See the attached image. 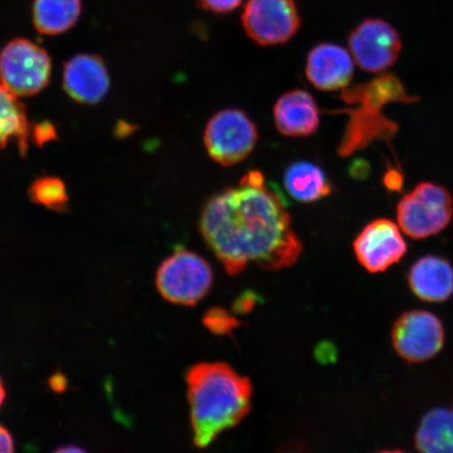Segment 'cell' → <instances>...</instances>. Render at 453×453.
I'll use <instances>...</instances> for the list:
<instances>
[{
  "label": "cell",
  "mask_w": 453,
  "mask_h": 453,
  "mask_svg": "<svg viewBox=\"0 0 453 453\" xmlns=\"http://www.w3.org/2000/svg\"><path fill=\"white\" fill-rule=\"evenodd\" d=\"M203 241L226 273H242L249 265L268 271L292 267L303 242L290 214L262 173L252 170L240 184L217 192L203 203L200 219Z\"/></svg>",
  "instance_id": "6da1fadb"
},
{
  "label": "cell",
  "mask_w": 453,
  "mask_h": 453,
  "mask_svg": "<svg viewBox=\"0 0 453 453\" xmlns=\"http://www.w3.org/2000/svg\"><path fill=\"white\" fill-rule=\"evenodd\" d=\"M186 384L192 434L198 449H205L236 427L251 410L250 380L223 362L192 366L186 373Z\"/></svg>",
  "instance_id": "7a4b0ae2"
},
{
  "label": "cell",
  "mask_w": 453,
  "mask_h": 453,
  "mask_svg": "<svg viewBox=\"0 0 453 453\" xmlns=\"http://www.w3.org/2000/svg\"><path fill=\"white\" fill-rule=\"evenodd\" d=\"M342 98L349 105L342 111L349 113V119L338 149L342 157L365 150L373 141H392L398 126L383 115L384 107L396 102L410 104L417 100L400 79L389 73L343 89Z\"/></svg>",
  "instance_id": "3957f363"
},
{
  "label": "cell",
  "mask_w": 453,
  "mask_h": 453,
  "mask_svg": "<svg viewBox=\"0 0 453 453\" xmlns=\"http://www.w3.org/2000/svg\"><path fill=\"white\" fill-rule=\"evenodd\" d=\"M453 218V198L444 186L418 183L400 198L396 220L403 234L413 240L429 239L443 232Z\"/></svg>",
  "instance_id": "277c9868"
},
{
  "label": "cell",
  "mask_w": 453,
  "mask_h": 453,
  "mask_svg": "<svg viewBox=\"0 0 453 453\" xmlns=\"http://www.w3.org/2000/svg\"><path fill=\"white\" fill-rule=\"evenodd\" d=\"M213 279L211 265L205 258L177 248L158 267L156 286L168 303L192 307L208 296Z\"/></svg>",
  "instance_id": "5b68a950"
},
{
  "label": "cell",
  "mask_w": 453,
  "mask_h": 453,
  "mask_svg": "<svg viewBox=\"0 0 453 453\" xmlns=\"http://www.w3.org/2000/svg\"><path fill=\"white\" fill-rule=\"evenodd\" d=\"M50 77L52 59L49 53L28 39H13L0 53V83L19 98L42 93Z\"/></svg>",
  "instance_id": "8992f818"
},
{
  "label": "cell",
  "mask_w": 453,
  "mask_h": 453,
  "mask_svg": "<svg viewBox=\"0 0 453 453\" xmlns=\"http://www.w3.org/2000/svg\"><path fill=\"white\" fill-rule=\"evenodd\" d=\"M242 26L254 43L279 47L297 35L302 15L296 0H246Z\"/></svg>",
  "instance_id": "52a82bcc"
},
{
  "label": "cell",
  "mask_w": 453,
  "mask_h": 453,
  "mask_svg": "<svg viewBox=\"0 0 453 453\" xmlns=\"http://www.w3.org/2000/svg\"><path fill=\"white\" fill-rule=\"evenodd\" d=\"M443 321L433 311L413 309L395 319L392 328V344L396 355L411 365L433 360L445 348Z\"/></svg>",
  "instance_id": "ba28073f"
},
{
  "label": "cell",
  "mask_w": 453,
  "mask_h": 453,
  "mask_svg": "<svg viewBox=\"0 0 453 453\" xmlns=\"http://www.w3.org/2000/svg\"><path fill=\"white\" fill-rule=\"evenodd\" d=\"M258 138L257 128L245 112L228 109L209 120L203 144L208 155L222 166H232L251 154Z\"/></svg>",
  "instance_id": "9c48e42d"
},
{
  "label": "cell",
  "mask_w": 453,
  "mask_h": 453,
  "mask_svg": "<svg viewBox=\"0 0 453 453\" xmlns=\"http://www.w3.org/2000/svg\"><path fill=\"white\" fill-rule=\"evenodd\" d=\"M348 49L360 69L382 73L398 60L402 41L398 31L387 20L366 19L350 32Z\"/></svg>",
  "instance_id": "30bf717a"
},
{
  "label": "cell",
  "mask_w": 453,
  "mask_h": 453,
  "mask_svg": "<svg viewBox=\"0 0 453 453\" xmlns=\"http://www.w3.org/2000/svg\"><path fill=\"white\" fill-rule=\"evenodd\" d=\"M399 225L388 219L367 224L354 241L359 264L372 274L383 273L405 257L409 246Z\"/></svg>",
  "instance_id": "8fae6325"
},
{
  "label": "cell",
  "mask_w": 453,
  "mask_h": 453,
  "mask_svg": "<svg viewBox=\"0 0 453 453\" xmlns=\"http://www.w3.org/2000/svg\"><path fill=\"white\" fill-rule=\"evenodd\" d=\"M355 65L348 48L334 42H320L308 53L305 77L322 92H342L352 82Z\"/></svg>",
  "instance_id": "7c38bea8"
},
{
  "label": "cell",
  "mask_w": 453,
  "mask_h": 453,
  "mask_svg": "<svg viewBox=\"0 0 453 453\" xmlns=\"http://www.w3.org/2000/svg\"><path fill=\"white\" fill-rule=\"evenodd\" d=\"M62 83L65 93L78 104L93 105L104 100L111 79L104 59L94 54H78L65 65Z\"/></svg>",
  "instance_id": "4fadbf2b"
},
{
  "label": "cell",
  "mask_w": 453,
  "mask_h": 453,
  "mask_svg": "<svg viewBox=\"0 0 453 453\" xmlns=\"http://www.w3.org/2000/svg\"><path fill=\"white\" fill-rule=\"evenodd\" d=\"M407 283L421 302L444 303L453 296V265L440 255H424L411 265Z\"/></svg>",
  "instance_id": "5bb4252c"
},
{
  "label": "cell",
  "mask_w": 453,
  "mask_h": 453,
  "mask_svg": "<svg viewBox=\"0 0 453 453\" xmlns=\"http://www.w3.org/2000/svg\"><path fill=\"white\" fill-rule=\"evenodd\" d=\"M275 127L291 138L308 137L320 124L319 107L307 90L292 89L277 100L273 110Z\"/></svg>",
  "instance_id": "9a60e30c"
},
{
  "label": "cell",
  "mask_w": 453,
  "mask_h": 453,
  "mask_svg": "<svg viewBox=\"0 0 453 453\" xmlns=\"http://www.w3.org/2000/svg\"><path fill=\"white\" fill-rule=\"evenodd\" d=\"M413 441L420 453H453V406L434 407L425 413Z\"/></svg>",
  "instance_id": "2e32d148"
},
{
  "label": "cell",
  "mask_w": 453,
  "mask_h": 453,
  "mask_svg": "<svg viewBox=\"0 0 453 453\" xmlns=\"http://www.w3.org/2000/svg\"><path fill=\"white\" fill-rule=\"evenodd\" d=\"M82 13L81 0H34L32 19L38 33L57 36L76 26Z\"/></svg>",
  "instance_id": "e0dca14e"
},
{
  "label": "cell",
  "mask_w": 453,
  "mask_h": 453,
  "mask_svg": "<svg viewBox=\"0 0 453 453\" xmlns=\"http://www.w3.org/2000/svg\"><path fill=\"white\" fill-rule=\"evenodd\" d=\"M283 180L288 194L299 203L319 201L332 192V185L324 170L307 161H298L288 166Z\"/></svg>",
  "instance_id": "ac0fdd59"
},
{
  "label": "cell",
  "mask_w": 453,
  "mask_h": 453,
  "mask_svg": "<svg viewBox=\"0 0 453 453\" xmlns=\"http://www.w3.org/2000/svg\"><path fill=\"white\" fill-rule=\"evenodd\" d=\"M30 134L31 127L25 105L0 83V150L15 141L20 152L25 154Z\"/></svg>",
  "instance_id": "d6986e66"
},
{
  "label": "cell",
  "mask_w": 453,
  "mask_h": 453,
  "mask_svg": "<svg viewBox=\"0 0 453 453\" xmlns=\"http://www.w3.org/2000/svg\"><path fill=\"white\" fill-rule=\"evenodd\" d=\"M28 196L33 203L57 212L65 211L70 201L65 184L59 178L49 175L34 180Z\"/></svg>",
  "instance_id": "ffe728a7"
},
{
  "label": "cell",
  "mask_w": 453,
  "mask_h": 453,
  "mask_svg": "<svg viewBox=\"0 0 453 453\" xmlns=\"http://www.w3.org/2000/svg\"><path fill=\"white\" fill-rule=\"evenodd\" d=\"M203 325L215 335L226 336L232 335L242 324L229 311L217 307L206 311L203 317Z\"/></svg>",
  "instance_id": "44dd1931"
},
{
  "label": "cell",
  "mask_w": 453,
  "mask_h": 453,
  "mask_svg": "<svg viewBox=\"0 0 453 453\" xmlns=\"http://www.w3.org/2000/svg\"><path fill=\"white\" fill-rule=\"evenodd\" d=\"M198 7L214 15H226L234 12L246 0H196Z\"/></svg>",
  "instance_id": "7402d4cb"
},
{
  "label": "cell",
  "mask_w": 453,
  "mask_h": 453,
  "mask_svg": "<svg viewBox=\"0 0 453 453\" xmlns=\"http://www.w3.org/2000/svg\"><path fill=\"white\" fill-rule=\"evenodd\" d=\"M259 302V297L253 292L242 293L237 297L234 304V314H247L251 311Z\"/></svg>",
  "instance_id": "603a6c76"
},
{
  "label": "cell",
  "mask_w": 453,
  "mask_h": 453,
  "mask_svg": "<svg viewBox=\"0 0 453 453\" xmlns=\"http://www.w3.org/2000/svg\"><path fill=\"white\" fill-rule=\"evenodd\" d=\"M56 137V130L50 123H39L33 128V139L38 145L48 143V142L55 140Z\"/></svg>",
  "instance_id": "cb8c5ba5"
},
{
  "label": "cell",
  "mask_w": 453,
  "mask_h": 453,
  "mask_svg": "<svg viewBox=\"0 0 453 453\" xmlns=\"http://www.w3.org/2000/svg\"><path fill=\"white\" fill-rule=\"evenodd\" d=\"M384 186L390 191H398L403 185V177L398 170L395 168H389L384 174L383 178Z\"/></svg>",
  "instance_id": "d4e9b609"
},
{
  "label": "cell",
  "mask_w": 453,
  "mask_h": 453,
  "mask_svg": "<svg viewBox=\"0 0 453 453\" xmlns=\"http://www.w3.org/2000/svg\"><path fill=\"white\" fill-rule=\"evenodd\" d=\"M0 453H15L12 434L2 424H0Z\"/></svg>",
  "instance_id": "484cf974"
},
{
  "label": "cell",
  "mask_w": 453,
  "mask_h": 453,
  "mask_svg": "<svg viewBox=\"0 0 453 453\" xmlns=\"http://www.w3.org/2000/svg\"><path fill=\"white\" fill-rule=\"evenodd\" d=\"M279 453H309V451L303 445L293 444L283 446Z\"/></svg>",
  "instance_id": "4316f807"
},
{
  "label": "cell",
  "mask_w": 453,
  "mask_h": 453,
  "mask_svg": "<svg viewBox=\"0 0 453 453\" xmlns=\"http://www.w3.org/2000/svg\"><path fill=\"white\" fill-rule=\"evenodd\" d=\"M50 385H52V388L57 390V392H61V388H65L66 385V381L65 377L56 376L52 378V380H50Z\"/></svg>",
  "instance_id": "83f0119b"
},
{
  "label": "cell",
  "mask_w": 453,
  "mask_h": 453,
  "mask_svg": "<svg viewBox=\"0 0 453 453\" xmlns=\"http://www.w3.org/2000/svg\"><path fill=\"white\" fill-rule=\"evenodd\" d=\"M53 453H88L84 449H81V447L77 446H64L60 447V449H57Z\"/></svg>",
  "instance_id": "f1b7e54d"
},
{
  "label": "cell",
  "mask_w": 453,
  "mask_h": 453,
  "mask_svg": "<svg viewBox=\"0 0 453 453\" xmlns=\"http://www.w3.org/2000/svg\"><path fill=\"white\" fill-rule=\"evenodd\" d=\"M5 395H7V393H5L4 384L3 382V379L0 378V409H2V406L4 405Z\"/></svg>",
  "instance_id": "f546056e"
},
{
  "label": "cell",
  "mask_w": 453,
  "mask_h": 453,
  "mask_svg": "<svg viewBox=\"0 0 453 453\" xmlns=\"http://www.w3.org/2000/svg\"><path fill=\"white\" fill-rule=\"evenodd\" d=\"M378 453H409V452H406V451H403V450L394 449V450H383V451H380V452H378Z\"/></svg>",
  "instance_id": "4dcf8cb0"
}]
</instances>
